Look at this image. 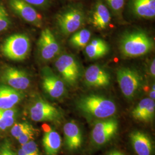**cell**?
<instances>
[{
  "instance_id": "17",
  "label": "cell",
  "mask_w": 155,
  "mask_h": 155,
  "mask_svg": "<svg viewBox=\"0 0 155 155\" xmlns=\"http://www.w3.org/2000/svg\"><path fill=\"white\" fill-rule=\"evenodd\" d=\"M155 104L154 100L146 98L141 100L133 109L132 114L137 120L150 122L155 117Z\"/></svg>"
},
{
  "instance_id": "26",
  "label": "cell",
  "mask_w": 155,
  "mask_h": 155,
  "mask_svg": "<svg viewBox=\"0 0 155 155\" xmlns=\"http://www.w3.org/2000/svg\"><path fill=\"white\" fill-rule=\"evenodd\" d=\"M36 133V130L33 128L32 129L29 130L26 132L22 134L18 139H17L18 143L21 145L23 144H26L29 141L33 140Z\"/></svg>"
},
{
  "instance_id": "31",
  "label": "cell",
  "mask_w": 155,
  "mask_h": 155,
  "mask_svg": "<svg viewBox=\"0 0 155 155\" xmlns=\"http://www.w3.org/2000/svg\"><path fill=\"white\" fill-rule=\"evenodd\" d=\"M106 155H125L122 152L118 151V150H112L109 153H108Z\"/></svg>"
},
{
  "instance_id": "34",
  "label": "cell",
  "mask_w": 155,
  "mask_h": 155,
  "mask_svg": "<svg viewBox=\"0 0 155 155\" xmlns=\"http://www.w3.org/2000/svg\"><path fill=\"white\" fill-rule=\"evenodd\" d=\"M0 130L1 131V125H0Z\"/></svg>"
},
{
  "instance_id": "11",
  "label": "cell",
  "mask_w": 155,
  "mask_h": 155,
  "mask_svg": "<svg viewBox=\"0 0 155 155\" xmlns=\"http://www.w3.org/2000/svg\"><path fill=\"white\" fill-rule=\"evenodd\" d=\"M42 86L45 92L53 98H59L66 92L63 81L48 68L43 71Z\"/></svg>"
},
{
  "instance_id": "27",
  "label": "cell",
  "mask_w": 155,
  "mask_h": 155,
  "mask_svg": "<svg viewBox=\"0 0 155 155\" xmlns=\"http://www.w3.org/2000/svg\"><path fill=\"white\" fill-rule=\"evenodd\" d=\"M0 155H16L9 141L6 140L0 145Z\"/></svg>"
},
{
  "instance_id": "8",
  "label": "cell",
  "mask_w": 155,
  "mask_h": 155,
  "mask_svg": "<svg viewBox=\"0 0 155 155\" xmlns=\"http://www.w3.org/2000/svg\"><path fill=\"white\" fill-rule=\"evenodd\" d=\"M30 117L36 122L54 121L61 117V113L54 106L43 100H38L30 108Z\"/></svg>"
},
{
  "instance_id": "13",
  "label": "cell",
  "mask_w": 155,
  "mask_h": 155,
  "mask_svg": "<svg viewBox=\"0 0 155 155\" xmlns=\"http://www.w3.org/2000/svg\"><path fill=\"white\" fill-rule=\"evenodd\" d=\"M84 78L86 84L91 87H106L110 82L109 73L98 64H93L88 67L85 71Z\"/></svg>"
},
{
  "instance_id": "3",
  "label": "cell",
  "mask_w": 155,
  "mask_h": 155,
  "mask_svg": "<svg viewBox=\"0 0 155 155\" xmlns=\"http://www.w3.org/2000/svg\"><path fill=\"white\" fill-rule=\"evenodd\" d=\"M31 42L28 36L22 33L14 34L6 39L1 51L6 58L15 61H22L29 53Z\"/></svg>"
},
{
  "instance_id": "20",
  "label": "cell",
  "mask_w": 155,
  "mask_h": 155,
  "mask_svg": "<svg viewBox=\"0 0 155 155\" xmlns=\"http://www.w3.org/2000/svg\"><path fill=\"white\" fill-rule=\"evenodd\" d=\"M43 145L46 155H57L61 148V137L55 130H51L45 133Z\"/></svg>"
},
{
  "instance_id": "21",
  "label": "cell",
  "mask_w": 155,
  "mask_h": 155,
  "mask_svg": "<svg viewBox=\"0 0 155 155\" xmlns=\"http://www.w3.org/2000/svg\"><path fill=\"white\" fill-rule=\"evenodd\" d=\"M85 52L90 59H98L104 57L109 51V47L102 39L93 40L86 46Z\"/></svg>"
},
{
  "instance_id": "7",
  "label": "cell",
  "mask_w": 155,
  "mask_h": 155,
  "mask_svg": "<svg viewBox=\"0 0 155 155\" xmlns=\"http://www.w3.org/2000/svg\"><path fill=\"white\" fill-rule=\"evenodd\" d=\"M55 67L64 81L73 85L80 75V67L77 60L71 55H63L55 62Z\"/></svg>"
},
{
  "instance_id": "33",
  "label": "cell",
  "mask_w": 155,
  "mask_h": 155,
  "mask_svg": "<svg viewBox=\"0 0 155 155\" xmlns=\"http://www.w3.org/2000/svg\"><path fill=\"white\" fill-rule=\"evenodd\" d=\"M18 155H28L24 150H22L21 148L20 150H18Z\"/></svg>"
},
{
  "instance_id": "14",
  "label": "cell",
  "mask_w": 155,
  "mask_h": 155,
  "mask_svg": "<svg viewBox=\"0 0 155 155\" xmlns=\"http://www.w3.org/2000/svg\"><path fill=\"white\" fill-rule=\"evenodd\" d=\"M21 91L13 89L5 84H0V109L14 107L24 98Z\"/></svg>"
},
{
  "instance_id": "15",
  "label": "cell",
  "mask_w": 155,
  "mask_h": 155,
  "mask_svg": "<svg viewBox=\"0 0 155 155\" xmlns=\"http://www.w3.org/2000/svg\"><path fill=\"white\" fill-rule=\"evenodd\" d=\"M65 144L69 150H78L82 144V133L80 127L74 121L67 122L63 127Z\"/></svg>"
},
{
  "instance_id": "30",
  "label": "cell",
  "mask_w": 155,
  "mask_h": 155,
  "mask_svg": "<svg viewBox=\"0 0 155 155\" xmlns=\"http://www.w3.org/2000/svg\"><path fill=\"white\" fill-rule=\"evenodd\" d=\"M150 72L152 75V77H155V59L152 61V63L150 66Z\"/></svg>"
},
{
  "instance_id": "6",
  "label": "cell",
  "mask_w": 155,
  "mask_h": 155,
  "mask_svg": "<svg viewBox=\"0 0 155 155\" xmlns=\"http://www.w3.org/2000/svg\"><path fill=\"white\" fill-rule=\"evenodd\" d=\"M118 128V122L116 118L109 117L98 121L91 132V140L97 146L108 143L116 134Z\"/></svg>"
},
{
  "instance_id": "5",
  "label": "cell",
  "mask_w": 155,
  "mask_h": 155,
  "mask_svg": "<svg viewBox=\"0 0 155 155\" xmlns=\"http://www.w3.org/2000/svg\"><path fill=\"white\" fill-rule=\"evenodd\" d=\"M56 20L61 32L68 35L76 32L82 26L85 15L81 9L72 7L58 15Z\"/></svg>"
},
{
  "instance_id": "10",
  "label": "cell",
  "mask_w": 155,
  "mask_h": 155,
  "mask_svg": "<svg viewBox=\"0 0 155 155\" xmlns=\"http://www.w3.org/2000/svg\"><path fill=\"white\" fill-rule=\"evenodd\" d=\"M38 45L40 55L46 61L54 58L60 51L59 45L48 28H45L41 31Z\"/></svg>"
},
{
  "instance_id": "2",
  "label": "cell",
  "mask_w": 155,
  "mask_h": 155,
  "mask_svg": "<svg viewBox=\"0 0 155 155\" xmlns=\"http://www.w3.org/2000/svg\"><path fill=\"white\" fill-rule=\"evenodd\" d=\"M154 47L152 39L143 31H133L125 34L120 43L122 55L136 58L149 53Z\"/></svg>"
},
{
  "instance_id": "12",
  "label": "cell",
  "mask_w": 155,
  "mask_h": 155,
  "mask_svg": "<svg viewBox=\"0 0 155 155\" xmlns=\"http://www.w3.org/2000/svg\"><path fill=\"white\" fill-rule=\"evenodd\" d=\"M9 5L15 13L25 21L37 27L41 26L42 17L31 5L24 0H9Z\"/></svg>"
},
{
  "instance_id": "19",
  "label": "cell",
  "mask_w": 155,
  "mask_h": 155,
  "mask_svg": "<svg viewBox=\"0 0 155 155\" xmlns=\"http://www.w3.org/2000/svg\"><path fill=\"white\" fill-rule=\"evenodd\" d=\"M133 13L144 18H153L155 16V0H132Z\"/></svg>"
},
{
  "instance_id": "9",
  "label": "cell",
  "mask_w": 155,
  "mask_h": 155,
  "mask_svg": "<svg viewBox=\"0 0 155 155\" xmlns=\"http://www.w3.org/2000/svg\"><path fill=\"white\" fill-rule=\"evenodd\" d=\"M1 82L20 91L27 89L31 83L28 74L20 69L8 67L5 68L1 74Z\"/></svg>"
},
{
  "instance_id": "1",
  "label": "cell",
  "mask_w": 155,
  "mask_h": 155,
  "mask_svg": "<svg viewBox=\"0 0 155 155\" xmlns=\"http://www.w3.org/2000/svg\"><path fill=\"white\" fill-rule=\"evenodd\" d=\"M77 107L85 115L98 119L111 117L117 111L116 105L113 101L95 94L81 98L78 102Z\"/></svg>"
},
{
  "instance_id": "16",
  "label": "cell",
  "mask_w": 155,
  "mask_h": 155,
  "mask_svg": "<svg viewBox=\"0 0 155 155\" xmlns=\"http://www.w3.org/2000/svg\"><path fill=\"white\" fill-rule=\"evenodd\" d=\"M130 142L137 155H152L153 144L151 139L141 131H134L130 135Z\"/></svg>"
},
{
  "instance_id": "32",
  "label": "cell",
  "mask_w": 155,
  "mask_h": 155,
  "mask_svg": "<svg viewBox=\"0 0 155 155\" xmlns=\"http://www.w3.org/2000/svg\"><path fill=\"white\" fill-rule=\"evenodd\" d=\"M150 98L155 101V84H153L152 90L150 93Z\"/></svg>"
},
{
  "instance_id": "28",
  "label": "cell",
  "mask_w": 155,
  "mask_h": 155,
  "mask_svg": "<svg viewBox=\"0 0 155 155\" xmlns=\"http://www.w3.org/2000/svg\"><path fill=\"white\" fill-rule=\"evenodd\" d=\"M111 9L116 13L122 11L125 0H106Z\"/></svg>"
},
{
  "instance_id": "4",
  "label": "cell",
  "mask_w": 155,
  "mask_h": 155,
  "mask_svg": "<svg viewBox=\"0 0 155 155\" xmlns=\"http://www.w3.org/2000/svg\"><path fill=\"white\" fill-rule=\"evenodd\" d=\"M117 78L122 94L127 99H132L142 84V78L139 72L130 68H121L117 72Z\"/></svg>"
},
{
  "instance_id": "22",
  "label": "cell",
  "mask_w": 155,
  "mask_h": 155,
  "mask_svg": "<svg viewBox=\"0 0 155 155\" xmlns=\"http://www.w3.org/2000/svg\"><path fill=\"white\" fill-rule=\"evenodd\" d=\"M91 35V32L88 29H82L74 33L71 37L70 39V45L76 48H84L88 45Z\"/></svg>"
},
{
  "instance_id": "29",
  "label": "cell",
  "mask_w": 155,
  "mask_h": 155,
  "mask_svg": "<svg viewBox=\"0 0 155 155\" xmlns=\"http://www.w3.org/2000/svg\"><path fill=\"white\" fill-rule=\"evenodd\" d=\"M31 5L36 6L41 8L46 7L48 5V0H24Z\"/></svg>"
},
{
  "instance_id": "24",
  "label": "cell",
  "mask_w": 155,
  "mask_h": 155,
  "mask_svg": "<svg viewBox=\"0 0 155 155\" xmlns=\"http://www.w3.org/2000/svg\"><path fill=\"white\" fill-rule=\"evenodd\" d=\"M11 25V20L5 8L0 5V32L5 31Z\"/></svg>"
},
{
  "instance_id": "25",
  "label": "cell",
  "mask_w": 155,
  "mask_h": 155,
  "mask_svg": "<svg viewBox=\"0 0 155 155\" xmlns=\"http://www.w3.org/2000/svg\"><path fill=\"white\" fill-rule=\"evenodd\" d=\"M21 148L28 155H40L38 146L33 140H31L27 143L22 145Z\"/></svg>"
},
{
  "instance_id": "18",
  "label": "cell",
  "mask_w": 155,
  "mask_h": 155,
  "mask_svg": "<svg viewBox=\"0 0 155 155\" xmlns=\"http://www.w3.org/2000/svg\"><path fill=\"white\" fill-rule=\"evenodd\" d=\"M110 13L109 9L101 1H98L94 8L91 22L95 28L103 30L110 22Z\"/></svg>"
},
{
  "instance_id": "23",
  "label": "cell",
  "mask_w": 155,
  "mask_h": 155,
  "mask_svg": "<svg viewBox=\"0 0 155 155\" xmlns=\"http://www.w3.org/2000/svg\"><path fill=\"white\" fill-rule=\"evenodd\" d=\"M33 126L28 122H20L15 124L11 129L12 135L17 139L22 134L26 132L29 130L32 129Z\"/></svg>"
}]
</instances>
